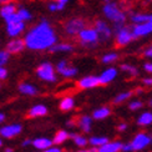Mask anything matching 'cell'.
Segmentation results:
<instances>
[{
    "label": "cell",
    "instance_id": "28",
    "mask_svg": "<svg viewBox=\"0 0 152 152\" xmlns=\"http://www.w3.org/2000/svg\"><path fill=\"white\" fill-rule=\"evenodd\" d=\"M131 95H132L131 91H126V92H122V94H118L117 96L115 97V100H113V102L115 104H121V102H124V101L129 100L131 97Z\"/></svg>",
    "mask_w": 152,
    "mask_h": 152
},
{
    "label": "cell",
    "instance_id": "9",
    "mask_svg": "<svg viewBox=\"0 0 152 152\" xmlns=\"http://www.w3.org/2000/svg\"><path fill=\"white\" fill-rule=\"evenodd\" d=\"M150 143H152V137L146 134H142V132L141 134H137L131 142L134 151H141L145 147H147Z\"/></svg>",
    "mask_w": 152,
    "mask_h": 152
},
{
    "label": "cell",
    "instance_id": "3",
    "mask_svg": "<svg viewBox=\"0 0 152 152\" xmlns=\"http://www.w3.org/2000/svg\"><path fill=\"white\" fill-rule=\"evenodd\" d=\"M6 21V31H8L9 36H18L19 34H21L25 29V24L21 20V18L18 15V12H14L10 16L5 19Z\"/></svg>",
    "mask_w": 152,
    "mask_h": 152
},
{
    "label": "cell",
    "instance_id": "24",
    "mask_svg": "<svg viewBox=\"0 0 152 152\" xmlns=\"http://www.w3.org/2000/svg\"><path fill=\"white\" fill-rule=\"evenodd\" d=\"M110 115V109L109 107H101V109L95 110L92 113V117L96 120H104Z\"/></svg>",
    "mask_w": 152,
    "mask_h": 152
},
{
    "label": "cell",
    "instance_id": "42",
    "mask_svg": "<svg viewBox=\"0 0 152 152\" xmlns=\"http://www.w3.org/2000/svg\"><path fill=\"white\" fill-rule=\"evenodd\" d=\"M126 130H127V125L126 124H121L118 126V131H126Z\"/></svg>",
    "mask_w": 152,
    "mask_h": 152
},
{
    "label": "cell",
    "instance_id": "6",
    "mask_svg": "<svg viewBox=\"0 0 152 152\" xmlns=\"http://www.w3.org/2000/svg\"><path fill=\"white\" fill-rule=\"evenodd\" d=\"M36 74L44 81H49V82H55L56 81L55 70H54V67L50 62H44V64H41L39 67H37Z\"/></svg>",
    "mask_w": 152,
    "mask_h": 152
},
{
    "label": "cell",
    "instance_id": "40",
    "mask_svg": "<svg viewBox=\"0 0 152 152\" xmlns=\"http://www.w3.org/2000/svg\"><path fill=\"white\" fill-rule=\"evenodd\" d=\"M143 84L147 86H152V77H146L143 79Z\"/></svg>",
    "mask_w": 152,
    "mask_h": 152
},
{
    "label": "cell",
    "instance_id": "21",
    "mask_svg": "<svg viewBox=\"0 0 152 152\" xmlns=\"http://www.w3.org/2000/svg\"><path fill=\"white\" fill-rule=\"evenodd\" d=\"M51 53H66V51H72L74 48L72 45H69V44H54V45L49 49Z\"/></svg>",
    "mask_w": 152,
    "mask_h": 152
},
{
    "label": "cell",
    "instance_id": "34",
    "mask_svg": "<svg viewBox=\"0 0 152 152\" xmlns=\"http://www.w3.org/2000/svg\"><path fill=\"white\" fill-rule=\"evenodd\" d=\"M129 107H130V110H132V111L138 110V109H141V107H142V102H141V101H132Z\"/></svg>",
    "mask_w": 152,
    "mask_h": 152
},
{
    "label": "cell",
    "instance_id": "19",
    "mask_svg": "<svg viewBox=\"0 0 152 152\" xmlns=\"http://www.w3.org/2000/svg\"><path fill=\"white\" fill-rule=\"evenodd\" d=\"M33 145L34 147L37 148V150H45L48 147H50L53 145V141L49 140V138H45V137H41V138H36V140L33 141Z\"/></svg>",
    "mask_w": 152,
    "mask_h": 152
},
{
    "label": "cell",
    "instance_id": "45",
    "mask_svg": "<svg viewBox=\"0 0 152 152\" xmlns=\"http://www.w3.org/2000/svg\"><path fill=\"white\" fill-rule=\"evenodd\" d=\"M0 3L1 4H8V3H10V0H0Z\"/></svg>",
    "mask_w": 152,
    "mask_h": 152
},
{
    "label": "cell",
    "instance_id": "46",
    "mask_svg": "<svg viewBox=\"0 0 152 152\" xmlns=\"http://www.w3.org/2000/svg\"><path fill=\"white\" fill-rule=\"evenodd\" d=\"M5 152H12V150H11V148H6Z\"/></svg>",
    "mask_w": 152,
    "mask_h": 152
},
{
    "label": "cell",
    "instance_id": "27",
    "mask_svg": "<svg viewBox=\"0 0 152 152\" xmlns=\"http://www.w3.org/2000/svg\"><path fill=\"white\" fill-rule=\"evenodd\" d=\"M88 142L91 143V146L99 147V146H102L104 143L109 142V140H107L106 137H91L90 140H88Z\"/></svg>",
    "mask_w": 152,
    "mask_h": 152
},
{
    "label": "cell",
    "instance_id": "47",
    "mask_svg": "<svg viewBox=\"0 0 152 152\" xmlns=\"http://www.w3.org/2000/svg\"><path fill=\"white\" fill-rule=\"evenodd\" d=\"M1 145H3V141H1V138H0V147H1Z\"/></svg>",
    "mask_w": 152,
    "mask_h": 152
},
{
    "label": "cell",
    "instance_id": "7",
    "mask_svg": "<svg viewBox=\"0 0 152 152\" xmlns=\"http://www.w3.org/2000/svg\"><path fill=\"white\" fill-rule=\"evenodd\" d=\"M132 36L135 37H140V36H145L152 33V14H150V20L145 21V23H140V24H135L134 28L131 29Z\"/></svg>",
    "mask_w": 152,
    "mask_h": 152
},
{
    "label": "cell",
    "instance_id": "2",
    "mask_svg": "<svg viewBox=\"0 0 152 152\" xmlns=\"http://www.w3.org/2000/svg\"><path fill=\"white\" fill-rule=\"evenodd\" d=\"M104 14L106 15L107 19L113 23V24H124L126 20L125 12L118 8V5L113 1H107L104 5Z\"/></svg>",
    "mask_w": 152,
    "mask_h": 152
},
{
    "label": "cell",
    "instance_id": "30",
    "mask_svg": "<svg viewBox=\"0 0 152 152\" xmlns=\"http://www.w3.org/2000/svg\"><path fill=\"white\" fill-rule=\"evenodd\" d=\"M118 58V55L116 53H109L102 56V62H105V64H111V62L116 61Z\"/></svg>",
    "mask_w": 152,
    "mask_h": 152
},
{
    "label": "cell",
    "instance_id": "23",
    "mask_svg": "<svg viewBox=\"0 0 152 152\" xmlns=\"http://www.w3.org/2000/svg\"><path fill=\"white\" fill-rule=\"evenodd\" d=\"M91 117L90 116H81L80 120H79V125L81 130L84 132H90L91 130Z\"/></svg>",
    "mask_w": 152,
    "mask_h": 152
},
{
    "label": "cell",
    "instance_id": "33",
    "mask_svg": "<svg viewBox=\"0 0 152 152\" xmlns=\"http://www.w3.org/2000/svg\"><path fill=\"white\" fill-rule=\"evenodd\" d=\"M9 55H10V54L6 51V50H4V51H0V66H4L6 62H8Z\"/></svg>",
    "mask_w": 152,
    "mask_h": 152
},
{
    "label": "cell",
    "instance_id": "43",
    "mask_svg": "<svg viewBox=\"0 0 152 152\" xmlns=\"http://www.w3.org/2000/svg\"><path fill=\"white\" fill-rule=\"evenodd\" d=\"M4 120H5V115H4V113L0 112V124H1V122L4 121Z\"/></svg>",
    "mask_w": 152,
    "mask_h": 152
},
{
    "label": "cell",
    "instance_id": "8",
    "mask_svg": "<svg viewBox=\"0 0 152 152\" xmlns=\"http://www.w3.org/2000/svg\"><path fill=\"white\" fill-rule=\"evenodd\" d=\"M134 39L132 36V33H131V29L127 28V26H122L118 28L116 30V44L117 46H125Z\"/></svg>",
    "mask_w": 152,
    "mask_h": 152
},
{
    "label": "cell",
    "instance_id": "25",
    "mask_svg": "<svg viewBox=\"0 0 152 152\" xmlns=\"http://www.w3.org/2000/svg\"><path fill=\"white\" fill-rule=\"evenodd\" d=\"M71 109H74V99L72 97H64L60 101V110L70 111Z\"/></svg>",
    "mask_w": 152,
    "mask_h": 152
},
{
    "label": "cell",
    "instance_id": "41",
    "mask_svg": "<svg viewBox=\"0 0 152 152\" xmlns=\"http://www.w3.org/2000/svg\"><path fill=\"white\" fill-rule=\"evenodd\" d=\"M145 56H147V58H152V46L148 48L146 51H145Z\"/></svg>",
    "mask_w": 152,
    "mask_h": 152
},
{
    "label": "cell",
    "instance_id": "48",
    "mask_svg": "<svg viewBox=\"0 0 152 152\" xmlns=\"http://www.w3.org/2000/svg\"><path fill=\"white\" fill-rule=\"evenodd\" d=\"M77 152H88V151H85V150H82V151H77Z\"/></svg>",
    "mask_w": 152,
    "mask_h": 152
},
{
    "label": "cell",
    "instance_id": "11",
    "mask_svg": "<svg viewBox=\"0 0 152 152\" xmlns=\"http://www.w3.org/2000/svg\"><path fill=\"white\" fill-rule=\"evenodd\" d=\"M23 127L21 125L19 124H12V125H8V126H3L0 129V135L5 138H11V137H15L21 132Z\"/></svg>",
    "mask_w": 152,
    "mask_h": 152
},
{
    "label": "cell",
    "instance_id": "44",
    "mask_svg": "<svg viewBox=\"0 0 152 152\" xmlns=\"http://www.w3.org/2000/svg\"><path fill=\"white\" fill-rule=\"evenodd\" d=\"M30 143H31V141H30V140H25L23 145H24V146H28V145H30Z\"/></svg>",
    "mask_w": 152,
    "mask_h": 152
},
{
    "label": "cell",
    "instance_id": "5",
    "mask_svg": "<svg viewBox=\"0 0 152 152\" xmlns=\"http://www.w3.org/2000/svg\"><path fill=\"white\" fill-rule=\"evenodd\" d=\"M85 20L81 18H74V19H70V20H67L64 25V29H65V33L70 36H75L77 35L80 31L85 28Z\"/></svg>",
    "mask_w": 152,
    "mask_h": 152
},
{
    "label": "cell",
    "instance_id": "49",
    "mask_svg": "<svg viewBox=\"0 0 152 152\" xmlns=\"http://www.w3.org/2000/svg\"><path fill=\"white\" fill-rule=\"evenodd\" d=\"M150 105H151V107H152V99H151V101H150Z\"/></svg>",
    "mask_w": 152,
    "mask_h": 152
},
{
    "label": "cell",
    "instance_id": "18",
    "mask_svg": "<svg viewBox=\"0 0 152 152\" xmlns=\"http://www.w3.org/2000/svg\"><path fill=\"white\" fill-rule=\"evenodd\" d=\"M19 91H20L21 94H24V95H28V96H34V95L37 94V88L34 85L24 82V84H21L20 86H19Z\"/></svg>",
    "mask_w": 152,
    "mask_h": 152
},
{
    "label": "cell",
    "instance_id": "31",
    "mask_svg": "<svg viewBox=\"0 0 152 152\" xmlns=\"http://www.w3.org/2000/svg\"><path fill=\"white\" fill-rule=\"evenodd\" d=\"M16 12H18V15L21 18L23 21H26V20H30V19H31V14L26 9H24V8H20Z\"/></svg>",
    "mask_w": 152,
    "mask_h": 152
},
{
    "label": "cell",
    "instance_id": "37",
    "mask_svg": "<svg viewBox=\"0 0 152 152\" xmlns=\"http://www.w3.org/2000/svg\"><path fill=\"white\" fill-rule=\"evenodd\" d=\"M44 152H61V150H60V148H58V147H53V146H50V147H48V148L44 150Z\"/></svg>",
    "mask_w": 152,
    "mask_h": 152
},
{
    "label": "cell",
    "instance_id": "10",
    "mask_svg": "<svg viewBox=\"0 0 152 152\" xmlns=\"http://www.w3.org/2000/svg\"><path fill=\"white\" fill-rule=\"evenodd\" d=\"M95 29H96L97 34H99V39H101L102 41L109 40L110 37H111V34H112L111 28L105 21L97 20L96 23H95Z\"/></svg>",
    "mask_w": 152,
    "mask_h": 152
},
{
    "label": "cell",
    "instance_id": "13",
    "mask_svg": "<svg viewBox=\"0 0 152 152\" xmlns=\"http://www.w3.org/2000/svg\"><path fill=\"white\" fill-rule=\"evenodd\" d=\"M77 85L81 88H92L101 84H100V79L97 76H86V77H82L81 80H79Z\"/></svg>",
    "mask_w": 152,
    "mask_h": 152
},
{
    "label": "cell",
    "instance_id": "22",
    "mask_svg": "<svg viewBox=\"0 0 152 152\" xmlns=\"http://www.w3.org/2000/svg\"><path fill=\"white\" fill-rule=\"evenodd\" d=\"M67 138H70V134L64 130H61V131H58L55 134V137H54V140H53V143H56V145H60V143H64Z\"/></svg>",
    "mask_w": 152,
    "mask_h": 152
},
{
    "label": "cell",
    "instance_id": "36",
    "mask_svg": "<svg viewBox=\"0 0 152 152\" xmlns=\"http://www.w3.org/2000/svg\"><path fill=\"white\" fill-rule=\"evenodd\" d=\"M6 76H8V71H6V69H4L3 66H0V80L6 79Z\"/></svg>",
    "mask_w": 152,
    "mask_h": 152
},
{
    "label": "cell",
    "instance_id": "26",
    "mask_svg": "<svg viewBox=\"0 0 152 152\" xmlns=\"http://www.w3.org/2000/svg\"><path fill=\"white\" fill-rule=\"evenodd\" d=\"M137 122H138V125H141V126H147V125L152 124V112H148V111L143 112L142 115L138 117Z\"/></svg>",
    "mask_w": 152,
    "mask_h": 152
},
{
    "label": "cell",
    "instance_id": "4",
    "mask_svg": "<svg viewBox=\"0 0 152 152\" xmlns=\"http://www.w3.org/2000/svg\"><path fill=\"white\" fill-rule=\"evenodd\" d=\"M79 35V40L85 46H94L99 41V34L95 28H84Z\"/></svg>",
    "mask_w": 152,
    "mask_h": 152
},
{
    "label": "cell",
    "instance_id": "14",
    "mask_svg": "<svg viewBox=\"0 0 152 152\" xmlns=\"http://www.w3.org/2000/svg\"><path fill=\"white\" fill-rule=\"evenodd\" d=\"M25 48V41L21 39H14L6 45V51L9 54H18L21 53Z\"/></svg>",
    "mask_w": 152,
    "mask_h": 152
},
{
    "label": "cell",
    "instance_id": "15",
    "mask_svg": "<svg viewBox=\"0 0 152 152\" xmlns=\"http://www.w3.org/2000/svg\"><path fill=\"white\" fill-rule=\"evenodd\" d=\"M116 76H117V70L115 67H110V69H107V70H105L102 74H101L99 76V79H100V84L101 85H106V84H109V82H111L112 80H115L116 79Z\"/></svg>",
    "mask_w": 152,
    "mask_h": 152
},
{
    "label": "cell",
    "instance_id": "32",
    "mask_svg": "<svg viewBox=\"0 0 152 152\" xmlns=\"http://www.w3.org/2000/svg\"><path fill=\"white\" fill-rule=\"evenodd\" d=\"M121 70H122V71H126V72H129V74L132 75V76H136V75L138 74L137 69H136L135 66H131V65H127V64H124V65L121 66Z\"/></svg>",
    "mask_w": 152,
    "mask_h": 152
},
{
    "label": "cell",
    "instance_id": "20",
    "mask_svg": "<svg viewBox=\"0 0 152 152\" xmlns=\"http://www.w3.org/2000/svg\"><path fill=\"white\" fill-rule=\"evenodd\" d=\"M16 12V6L11 3H8V4H4L0 9V15H1L4 19H6L8 16H10L11 14Z\"/></svg>",
    "mask_w": 152,
    "mask_h": 152
},
{
    "label": "cell",
    "instance_id": "38",
    "mask_svg": "<svg viewBox=\"0 0 152 152\" xmlns=\"http://www.w3.org/2000/svg\"><path fill=\"white\" fill-rule=\"evenodd\" d=\"M145 70L147 72H152V62H147V64H145Z\"/></svg>",
    "mask_w": 152,
    "mask_h": 152
},
{
    "label": "cell",
    "instance_id": "17",
    "mask_svg": "<svg viewBox=\"0 0 152 152\" xmlns=\"http://www.w3.org/2000/svg\"><path fill=\"white\" fill-rule=\"evenodd\" d=\"M46 113H48L46 106H44V105H35V106H33L29 110L28 115L30 117H40V116H45Z\"/></svg>",
    "mask_w": 152,
    "mask_h": 152
},
{
    "label": "cell",
    "instance_id": "12",
    "mask_svg": "<svg viewBox=\"0 0 152 152\" xmlns=\"http://www.w3.org/2000/svg\"><path fill=\"white\" fill-rule=\"evenodd\" d=\"M56 70H58L59 74L65 76V77H71V76H75L77 74V69L74 67V66H69L65 60L59 62L58 66H56Z\"/></svg>",
    "mask_w": 152,
    "mask_h": 152
},
{
    "label": "cell",
    "instance_id": "35",
    "mask_svg": "<svg viewBox=\"0 0 152 152\" xmlns=\"http://www.w3.org/2000/svg\"><path fill=\"white\" fill-rule=\"evenodd\" d=\"M121 151H124V152H130V151H134V148H132V145H131V142H130V143H124V145H122V147H121Z\"/></svg>",
    "mask_w": 152,
    "mask_h": 152
},
{
    "label": "cell",
    "instance_id": "29",
    "mask_svg": "<svg viewBox=\"0 0 152 152\" xmlns=\"http://www.w3.org/2000/svg\"><path fill=\"white\" fill-rule=\"evenodd\" d=\"M70 137L74 138V142L75 145H77V146H85V145H87V140L84 137V136H80V135H75V134H70Z\"/></svg>",
    "mask_w": 152,
    "mask_h": 152
},
{
    "label": "cell",
    "instance_id": "39",
    "mask_svg": "<svg viewBox=\"0 0 152 152\" xmlns=\"http://www.w3.org/2000/svg\"><path fill=\"white\" fill-rule=\"evenodd\" d=\"M49 9L51 10V11H58V5H56V1L50 4V5H49Z\"/></svg>",
    "mask_w": 152,
    "mask_h": 152
},
{
    "label": "cell",
    "instance_id": "16",
    "mask_svg": "<svg viewBox=\"0 0 152 152\" xmlns=\"http://www.w3.org/2000/svg\"><path fill=\"white\" fill-rule=\"evenodd\" d=\"M122 143L118 141H113V142H106L102 146L97 147V152H118L121 151Z\"/></svg>",
    "mask_w": 152,
    "mask_h": 152
},
{
    "label": "cell",
    "instance_id": "1",
    "mask_svg": "<svg viewBox=\"0 0 152 152\" xmlns=\"http://www.w3.org/2000/svg\"><path fill=\"white\" fill-rule=\"evenodd\" d=\"M56 34L46 20H42L39 24L30 29L25 35V46L31 50H46L56 44Z\"/></svg>",
    "mask_w": 152,
    "mask_h": 152
}]
</instances>
